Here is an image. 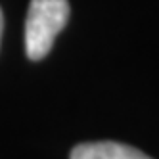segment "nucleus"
<instances>
[{"label": "nucleus", "instance_id": "nucleus-1", "mask_svg": "<svg viewBox=\"0 0 159 159\" xmlns=\"http://www.w3.org/2000/svg\"><path fill=\"white\" fill-rule=\"evenodd\" d=\"M69 19L67 0H31L25 21V52L27 58L39 61L46 56L58 33Z\"/></svg>", "mask_w": 159, "mask_h": 159}, {"label": "nucleus", "instance_id": "nucleus-2", "mask_svg": "<svg viewBox=\"0 0 159 159\" xmlns=\"http://www.w3.org/2000/svg\"><path fill=\"white\" fill-rule=\"evenodd\" d=\"M69 159H152L144 152L119 142H86L71 150Z\"/></svg>", "mask_w": 159, "mask_h": 159}, {"label": "nucleus", "instance_id": "nucleus-3", "mask_svg": "<svg viewBox=\"0 0 159 159\" xmlns=\"http://www.w3.org/2000/svg\"><path fill=\"white\" fill-rule=\"evenodd\" d=\"M2 29H4V17H2V10H0V39H2Z\"/></svg>", "mask_w": 159, "mask_h": 159}]
</instances>
